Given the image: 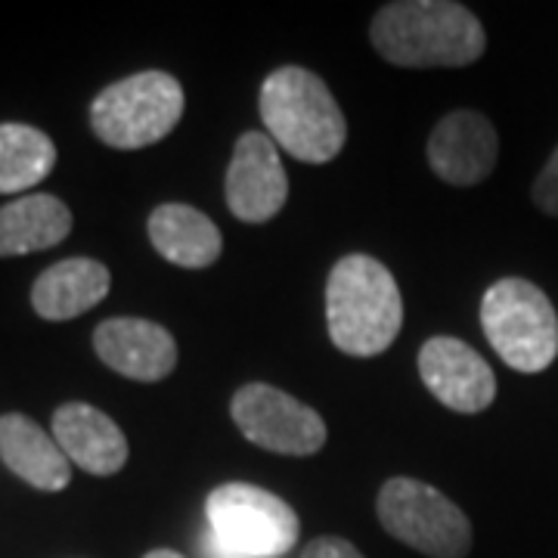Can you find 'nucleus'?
<instances>
[{
	"instance_id": "nucleus-1",
	"label": "nucleus",
	"mask_w": 558,
	"mask_h": 558,
	"mask_svg": "<svg viewBox=\"0 0 558 558\" xmlns=\"http://www.w3.org/2000/svg\"><path fill=\"white\" fill-rule=\"evenodd\" d=\"M369 38L381 57L400 69H462L481 60L487 47L478 16L453 0L385 3Z\"/></svg>"
},
{
	"instance_id": "nucleus-16",
	"label": "nucleus",
	"mask_w": 558,
	"mask_h": 558,
	"mask_svg": "<svg viewBox=\"0 0 558 558\" xmlns=\"http://www.w3.org/2000/svg\"><path fill=\"white\" fill-rule=\"evenodd\" d=\"M146 227H149L153 248L178 267L202 270L220 258V248H223L220 230L215 227V220L205 218L193 205H180V202L159 205L149 215Z\"/></svg>"
},
{
	"instance_id": "nucleus-8",
	"label": "nucleus",
	"mask_w": 558,
	"mask_h": 558,
	"mask_svg": "<svg viewBox=\"0 0 558 558\" xmlns=\"http://www.w3.org/2000/svg\"><path fill=\"white\" fill-rule=\"evenodd\" d=\"M233 422L245 440L282 457H314L326 444V422L317 410L274 385H242L230 403Z\"/></svg>"
},
{
	"instance_id": "nucleus-20",
	"label": "nucleus",
	"mask_w": 558,
	"mask_h": 558,
	"mask_svg": "<svg viewBox=\"0 0 558 558\" xmlns=\"http://www.w3.org/2000/svg\"><path fill=\"white\" fill-rule=\"evenodd\" d=\"M301 558H366L351 539L344 537H319L304 546Z\"/></svg>"
},
{
	"instance_id": "nucleus-5",
	"label": "nucleus",
	"mask_w": 558,
	"mask_h": 558,
	"mask_svg": "<svg viewBox=\"0 0 558 558\" xmlns=\"http://www.w3.org/2000/svg\"><path fill=\"white\" fill-rule=\"evenodd\" d=\"M183 116V87L168 72L116 81L90 106L94 134L112 149H143L165 140Z\"/></svg>"
},
{
	"instance_id": "nucleus-2",
	"label": "nucleus",
	"mask_w": 558,
	"mask_h": 558,
	"mask_svg": "<svg viewBox=\"0 0 558 558\" xmlns=\"http://www.w3.org/2000/svg\"><path fill=\"white\" fill-rule=\"evenodd\" d=\"M326 323L336 348L351 357L388 351L403 326L395 274L369 255L341 258L326 282Z\"/></svg>"
},
{
	"instance_id": "nucleus-3",
	"label": "nucleus",
	"mask_w": 558,
	"mask_h": 558,
	"mask_svg": "<svg viewBox=\"0 0 558 558\" xmlns=\"http://www.w3.org/2000/svg\"><path fill=\"white\" fill-rule=\"evenodd\" d=\"M260 119L267 137L307 165L332 161L348 140V121L332 90L301 65H282L267 75L260 87Z\"/></svg>"
},
{
	"instance_id": "nucleus-19",
	"label": "nucleus",
	"mask_w": 558,
	"mask_h": 558,
	"mask_svg": "<svg viewBox=\"0 0 558 558\" xmlns=\"http://www.w3.org/2000/svg\"><path fill=\"white\" fill-rule=\"evenodd\" d=\"M534 202H537L539 211L558 218V149L549 156L539 178L534 180Z\"/></svg>"
},
{
	"instance_id": "nucleus-15",
	"label": "nucleus",
	"mask_w": 558,
	"mask_h": 558,
	"mask_svg": "<svg viewBox=\"0 0 558 558\" xmlns=\"http://www.w3.org/2000/svg\"><path fill=\"white\" fill-rule=\"evenodd\" d=\"M109 286L112 277L100 260L65 258L35 279L32 307L38 311V317L53 323L81 317L109 295Z\"/></svg>"
},
{
	"instance_id": "nucleus-7",
	"label": "nucleus",
	"mask_w": 558,
	"mask_h": 558,
	"mask_svg": "<svg viewBox=\"0 0 558 558\" xmlns=\"http://www.w3.org/2000/svg\"><path fill=\"white\" fill-rule=\"evenodd\" d=\"M208 524L230 549L252 558H279L299 543L295 509L255 484H220L205 502Z\"/></svg>"
},
{
	"instance_id": "nucleus-13",
	"label": "nucleus",
	"mask_w": 558,
	"mask_h": 558,
	"mask_svg": "<svg viewBox=\"0 0 558 558\" xmlns=\"http://www.w3.org/2000/svg\"><path fill=\"white\" fill-rule=\"evenodd\" d=\"M53 438L65 459L90 475H116L128 462V438L90 403H62L53 413Z\"/></svg>"
},
{
	"instance_id": "nucleus-18",
	"label": "nucleus",
	"mask_w": 558,
	"mask_h": 558,
	"mask_svg": "<svg viewBox=\"0 0 558 558\" xmlns=\"http://www.w3.org/2000/svg\"><path fill=\"white\" fill-rule=\"evenodd\" d=\"M57 165V146L32 124H0V193H22Z\"/></svg>"
},
{
	"instance_id": "nucleus-12",
	"label": "nucleus",
	"mask_w": 558,
	"mask_h": 558,
	"mask_svg": "<svg viewBox=\"0 0 558 558\" xmlns=\"http://www.w3.org/2000/svg\"><path fill=\"white\" fill-rule=\"evenodd\" d=\"M94 351L109 369L134 381H161L178 366V341L153 319H106L94 332Z\"/></svg>"
},
{
	"instance_id": "nucleus-10",
	"label": "nucleus",
	"mask_w": 558,
	"mask_h": 558,
	"mask_svg": "<svg viewBox=\"0 0 558 558\" xmlns=\"http://www.w3.org/2000/svg\"><path fill=\"white\" fill-rule=\"evenodd\" d=\"M223 193L230 211L245 223L277 218L289 199V178L279 161L277 143L258 131L242 134L233 149Z\"/></svg>"
},
{
	"instance_id": "nucleus-4",
	"label": "nucleus",
	"mask_w": 558,
	"mask_h": 558,
	"mask_svg": "<svg viewBox=\"0 0 558 558\" xmlns=\"http://www.w3.org/2000/svg\"><path fill=\"white\" fill-rule=\"evenodd\" d=\"M481 326L490 348L519 373H543L558 354V317L546 292L527 279L494 282L481 301Z\"/></svg>"
},
{
	"instance_id": "nucleus-11",
	"label": "nucleus",
	"mask_w": 558,
	"mask_h": 558,
	"mask_svg": "<svg viewBox=\"0 0 558 558\" xmlns=\"http://www.w3.org/2000/svg\"><path fill=\"white\" fill-rule=\"evenodd\" d=\"M499 156L497 128L472 109L450 112L428 137V165L453 186H475L494 171Z\"/></svg>"
},
{
	"instance_id": "nucleus-9",
	"label": "nucleus",
	"mask_w": 558,
	"mask_h": 558,
	"mask_svg": "<svg viewBox=\"0 0 558 558\" xmlns=\"http://www.w3.org/2000/svg\"><path fill=\"white\" fill-rule=\"evenodd\" d=\"M418 376L425 388L457 413H481L497 398V376L487 360L465 341L438 336L418 351Z\"/></svg>"
},
{
	"instance_id": "nucleus-17",
	"label": "nucleus",
	"mask_w": 558,
	"mask_h": 558,
	"mask_svg": "<svg viewBox=\"0 0 558 558\" xmlns=\"http://www.w3.org/2000/svg\"><path fill=\"white\" fill-rule=\"evenodd\" d=\"M72 230L69 205L47 193H32L0 208V258L32 255L60 245Z\"/></svg>"
},
{
	"instance_id": "nucleus-21",
	"label": "nucleus",
	"mask_w": 558,
	"mask_h": 558,
	"mask_svg": "<svg viewBox=\"0 0 558 558\" xmlns=\"http://www.w3.org/2000/svg\"><path fill=\"white\" fill-rule=\"evenodd\" d=\"M199 549L205 558H252V556H242V553H236V549H230V546H227L215 531H208V534L199 539Z\"/></svg>"
},
{
	"instance_id": "nucleus-14",
	"label": "nucleus",
	"mask_w": 558,
	"mask_h": 558,
	"mask_svg": "<svg viewBox=\"0 0 558 558\" xmlns=\"http://www.w3.org/2000/svg\"><path fill=\"white\" fill-rule=\"evenodd\" d=\"M0 459L16 478L38 490L57 494L72 478V462L65 459L57 438L22 413L0 416Z\"/></svg>"
},
{
	"instance_id": "nucleus-6",
	"label": "nucleus",
	"mask_w": 558,
	"mask_h": 558,
	"mask_svg": "<svg viewBox=\"0 0 558 558\" xmlns=\"http://www.w3.org/2000/svg\"><path fill=\"white\" fill-rule=\"evenodd\" d=\"M381 527L428 558H465L472 549V521L438 487L416 478H391L376 502Z\"/></svg>"
},
{
	"instance_id": "nucleus-22",
	"label": "nucleus",
	"mask_w": 558,
	"mask_h": 558,
	"mask_svg": "<svg viewBox=\"0 0 558 558\" xmlns=\"http://www.w3.org/2000/svg\"><path fill=\"white\" fill-rule=\"evenodd\" d=\"M143 558H183V556L174 553V549H153V553H146Z\"/></svg>"
}]
</instances>
